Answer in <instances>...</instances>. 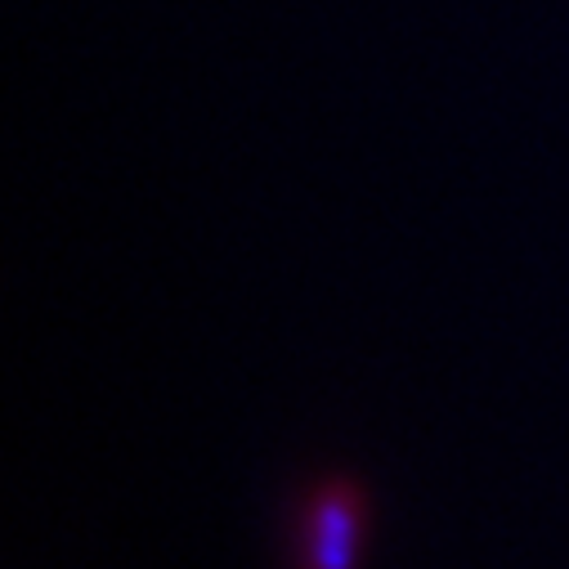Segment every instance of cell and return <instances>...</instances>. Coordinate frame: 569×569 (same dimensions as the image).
Segmentation results:
<instances>
[{
    "instance_id": "cell-1",
    "label": "cell",
    "mask_w": 569,
    "mask_h": 569,
    "mask_svg": "<svg viewBox=\"0 0 569 569\" xmlns=\"http://www.w3.org/2000/svg\"><path fill=\"white\" fill-rule=\"evenodd\" d=\"M359 529V489L332 480L319 489L310 511V569H350Z\"/></svg>"
}]
</instances>
